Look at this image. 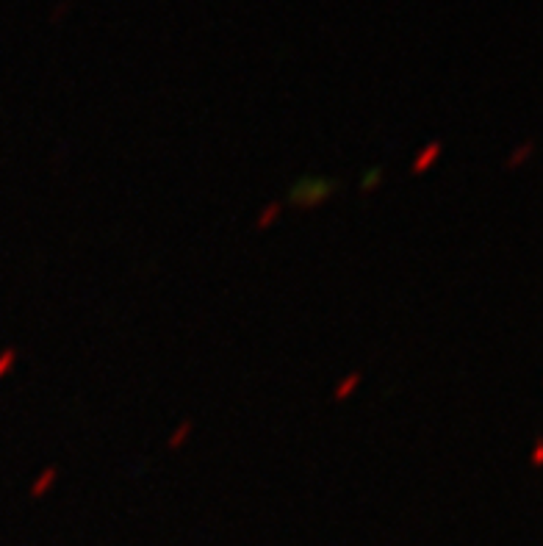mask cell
Returning a JSON list of instances; mask_svg holds the SVG:
<instances>
[{"mask_svg": "<svg viewBox=\"0 0 543 546\" xmlns=\"http://www.w3.org/2000/svg\"><path fill=\"white\" fill-rule=\"evenodd\" d=\"M441 156V142H433V144H427L421 153H419V158L413 161V175H421L424 169H430L433 164H435V158Z\"/></svg>", "mask_w": 543, "mask_h": 546, "instance_id": "6da1fadb", "label": "cell"}, {"mask_svg": "<svg viewBox=\"0 0 543 546\" xmlns=\"http://www.w3.org/2000/svg\"><path fill=\"white\" fill-rule=\"evenodd\" d=\"M56 477H58V469L56 466H50V469H44L42 474H39V480L33 483V488H31V497L33 499H39V497H44V491L56 483Z\"/></svg>", "mask_w": 543, "mask_h": 546, "instance_id": "7a4b0ae2", "label": "cell"}, {"mask_svg": "<svg viewBox=\"0 0 543 546\" xmlns=\"http://www.w3.org/2000/svg\"><path fill=\"white\" fill-rule=\"evenodd\" d=\"M360 380H363V374H360V372H352L346 380H341V383H338V388H335V399H338V402H341V399H346V397H349V394L360 386Z\"/></svg>", "mask_w": 543, "mask_h": 546, "instance_id": "3957f363", "label": "cell"}, {"mask_svg": "<svg viewBox=\"0 0 543 546\" xmlns=\"http://www.w3.org/2000/svg\"><path fill=\"white\" fill-rule=\"evenodd\" d=\"M189 433H192V422H183V424L175 430V436L167 441V447H169V449H178V447H181V444L189 438Z\"/></svg>", "mask_w": 543, "mask_h": 546, "instance_id": "277c9868", "label": "cell"}, {"mask_svg": "<svg viewBox=\"0 0 543 546\" xmlns=\"http://www.w3.org/2000/svg\"><path fill=\"white\" fill-rule=\"evenodd\" d=\"M277 217H280V206H277V203H269V206H267V211H264V217L258 220V225H256V228H258V231H267Z\"/></svg>", "mask_w": 543, "mask_h": 546, "instance_id": "5b68a950", "label": "cell"}, {"mask_svg": "<svg viewBox=\"0 0 543 546\" xmlns=\"http://www.w3.org/2000/svg\"><path fill=\"white\" fill-rule=\"evenodd\" d=\"M14 358H17V352H14V349H6V352L0 355V377H3V374H6L8 369H11V363H14Z\"/></svg>", "mask_w": 543, "mask_h": 546, "instance_id": "8992f818", "label": "cell"}, {"mask_svg": "<svg viewBox=\"0 0 543 546\" xmlns=\"http://www.w3.org/2000/svg\"><path fill=\"white\" fill-rule=\"evenodd\" d=\"M530 150H533V144H524V147H519V150H516V153H513V158H510V161H508V167H516V164H519V161H524V158H527V156H530Z\"/></svg>", "mask_w": 543, "mask_h": 546, "instance_id": "52a82bcc", "label": "cell"}, {"mask_svg": "<svg viewBox=\"0 0 543 546\" xmlns=\"http://www.w3.org/2000/svg\"><path fill=\"white\" fill-rule=\"evenodd\" d=\"M377 178H380V169H374V172L369 175V181H363V189H369V192H371V186L377 183Z\"/></svg>", "mask_w": 543, "mask_h": 546, "instance_id": "ba28073f", "label": "cell"}, {"mask_svg": "<svg viewBox=\"0 0 543 546\" xmlns=\"http://www.w3.org/2000/svg\"><path fill=\"white\" fill-rule=\"evenodd\" d=\"M533 461H535V463H541V461H543V449H541V444H538V449H535V458H533Z\"/></svg>", "mask_w": 543, "mask_h": 546, "instance_id": "9c48e42d", "label": "cell"}]
</instances>
